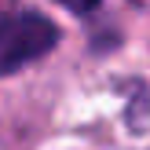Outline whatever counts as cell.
Masks as SVG:
<instances>
[{
  "instance_id": "6da1fadb",
  "label": "cell",
  "mask_w": 150,
  "mask_h": 150,
  "mask_svg": "<svg viewBox=\"0 0 150 150\" xmlns=\"http://www.w3.org/2000/svg\"><path fill=\"white\" fill-rule=\"evenodd\" d=\"M59 40V26L37 11H18L0 18V77L22 70L48 55Z\"/></svg>"
},
{
  "instance_id": "7a4b0ae2",
  "label": "cell",
  "mask_w": 150,
  "mask_h": 150,
  "mask_svg": "<svg viewBox=\"0 0 150 150\" xmlns=\"http://www.w3.org/2000/svg\"><path fill=\"white\" fill-rule=\"evenodd\" d=\"M62 7H70V11H77V15H84V11H92L99 0H59Z\"/></svg>"
}]
</instances>
